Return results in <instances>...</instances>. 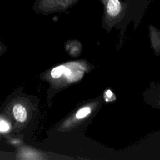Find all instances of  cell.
Masks as SVG:
<instances>
[{
    "label": "cell",
    "instance_id": "cell-2",
    "mask_svg": "<svg viewBox=\"0 0 160 160\" xmlns=\"http://www.w3.org/2000/svg\"><path fill=\"white\" fill-rule=\"evenodd\" d=\"M106 10L109 16H116L121 11V3L119 0H107Z\"/></svg>",
    "mask_w": 160,
    "mask_h": 160
},
{
    "label": "cell",
    "instance_id": "cell-7",
    "mask_svg": "<svg viewBox=\"0 0 160 160\" xmlns=\"http://www.w3.org/2000/svg\"><path fill=\"white\" fill-rule=\"evenodd\" d=\"M8 129H9V126L6 122H4L3 121L0 122V131H6Z\"/></svg>",
    "mask_w": 160,
    "mask_h": 160
},
{
    "label": "cell",
    "instance_id": "cell-5",
    "mask_svg": "<svg viewBox=\"0 0 160 160\" xmlns=\"http://www.w3.org/2000/svg\"><path fill=\"white\" fill-rule=\"evenodd\" d=\"M91 108L89 107H84L83 108L80 109L76 114V116L78 119H81L86 116H88L91 112Z\"/></svg>",
    "mask_w": 160,
    "mask_h": 160
},
{
    "label": "cell",
    "instance_id": "cell-3",
    "mask_svg": "<svg viewBox=\"0 0 160 160\" xmlns=\"http://www.w3.org/2000/svg\"><path fill=\"white\" fill-rule=\"evenodd\" d=\"M13 114L15 119L19 122H23L27 118L26 110L21 104H16L14 106Z\"/></svg>",
    "mask_w": 160,
    "mask_h": 160
},
{
    "label": "cell",
    "instance_id": "cell-6",
    "mask_svg": "<svg viewBox=\"0 0 160 160\" xmlns=\"http://www.w3.org/2000/svg\"><path fill=\"white\" fill-rule=\"evenodd\" d=\"M104 98L106 101H112L113 99H114L115 98H114V94L112 92V91L110 89H108L106 91V92L104 94Z\"/></svg>",
    "mask_w": 160,
    "mask_h": 160
},
{
    "label": "cell",
    "instance_id": "cell-1",
    "mask_svg": "<svg viewBox=\"0 0 160 160\" xmlns=\"http://www.w3.org/2000/svg\"><path fill=\"white\" fill-rule=\"evenodd\" d=\"M80 0H35L33 9L43 14L63 12L76 5Z\"/></svg>",
    "mask_w": 160,
    "mask_h": 160
},
{
    "label": "cell",
    "instance_id": "cell-4",
    "mask_svg": "<svg viewBox=\"0 0 160 160\" xmlns=\"http://www.w3.org/2000/svg\"><path fill=\"white\" fill-rule=\"evenodd\" d=\"M66 68L64 66L61 65L53 68L51 72V75L53 78H59L62 74L64 73Z\"/></svg>",
    "mask_w": 160,
    "mask_h": 160
},
{
    "label": "cell",
    "instance_id": "cell-8",
    "mask_svg": "<svg viewBox=\"0 0 160 160\" xmlns=\"http://www.w3.org/2000/svg\"><path fill=\"white\" fill-rule=\"evenodd\" d=\"M69 73H70V71H69V69H65V71H64V74H65L66 75H69Z\"/></svg>",
    "mask_w": 160,
    "mask_h": 160
}]
</instances>
